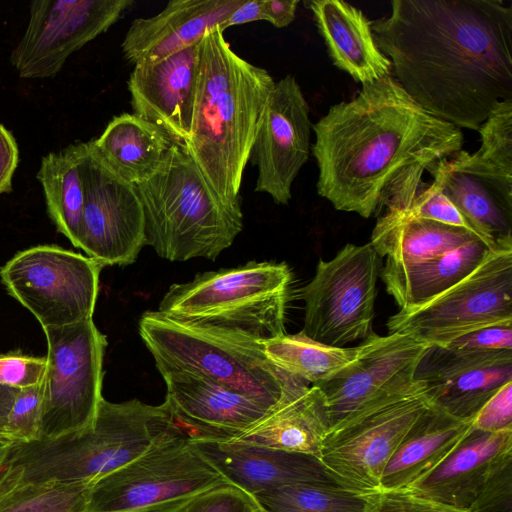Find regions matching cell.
<instances>
[{
	"label": "cell",
	"instance_id": "cell-10",
	"mask_svg": "<svg viewBox=\"0 0 512 512\" xmlns=\"http://www.w3.org/2000/svg\"><path fill=\"white\" fill-rule=\"evenodd\" d=\"M43 331L47 368L39 440H48L80 431L93 422L103 399L108 342L93 318Z\"/></svg>",
	"mask_w": 512,
	"mask_h": 512
},
{
	"label": "cell",
	"instance_id": "cell-12",
	"mask_svg": "<svg viewBox=\"0 0 512 512\" xmlns=\"http://www.w3.org/2000/svg\"><path fill=\"white\" fill-rule=\"evenodd\" d=\"M103 266L55 245L15 254L0 269L7 292L29 310L42 328L62 327L93 317Z\"/></svg>",
	"mask_w": 512,
	"mask_h": 512
},
{
	"label": "cell",
	"instance_id": "cell-19",
	"mask_svg": "<svg viewBox=\"0 0 512 512\" xmlns=\"http://www.w3.org/2000/svg\"><path fill=\"white\" fill-rule=\"evenodd\" d=\"M165 402L188 439L226 440L260 420L272 407L206 377L161 374Z\"/></svg>",
	"mask_w": 512,
	"mask_h": 512
},
{
	"label": "cell",
	"instance_id": "cell-35",
	"mask_svg": "<svg viewBox=\"0 0 512 512\" xmlns=\"http://www.w3.org/2000/svg\"><path fill=\"white\" fill-rule=\"evenodd\" d=\"M478 132L481 146L475 154L482 160L512 173V99L501 101Z\"/></svg>",
	"mask_w": 512,
	"mask_h": 512
},
{
	"label": "cell",
	"instance_id": "cell-40",
	"mask_svg": "<svg viewBox=\"0 0 512 512\" xmlns=\"http://www.w3.org/2000/svg\"><path fill=\"white\" fill-rule=\"evenodd\" d=\"M363 497V512H466L425 500L408 490H378Z\"/></svg>",
	"mask_w": 512,
	"mask_h": 512
},
{
	"label": "cell",
	"instance_id": "cell-2",
	"mask_svg": "<svg viewBox=\"0 0 512 512\" xmlns=\"http://www.w3.org/2000/svg\"><path fill=\"white\" fill-rule=\"evenodd\" d=\"M317 193L336 210L377 215L416 169L462 150L461 129L434 117L388 75L312 124Z\"/></svg>",
	"mask_w": 512,
	"mask_h": 512
},
{
	"label": "cell",
	"instance_id": "cell-38",
	"mask_svg": "<svg viewBox=\"0 0 512 512\" xmlns=\"http://www.w3.org/2000/svg\"><path fill=\"white\" fill-rule=\"evenodd\" d=\"M47 358L24 354L21 350L0 353V385L24 389L41 383Z\"/></svg>",
	"mask_w": 512,
	"mask_h": 512
},
{
	"label": "cell",
	"instance_id": "cell-30",
	"mask_svg": "<svg viewBox=\"0 0 512 512\" xmlns=\"http://www.w3.org/2000/svg\"><path fill=\"white\" fill-rule=\"evenodd\" d=\"M490 250L483 241L475 239L422 262L396 264L386 261L380 276L400 309L414 307L459 282L479 265Z\"/></svg>",
	"mask_w": 512,
	"mask_h": 512
},
{
	"label": "cell",
	"instance_id": "cell-3",
	"mask_svg": "<svg viewBox=\"0 0 512 512\" xmlns=\"http://www.w3.org/2000/svg\"><path fill=\"white\" fill-rule=\"evenodd\" d=\"M274 83L266 69L232 50L218 26L201 39L184 148L225 204L241 202L244 170Z\"/></svg>",
	"mask_w": 512,
	"mask_h": 512
},
{
	"label": "cell",
	"instance_id": "cell-17",
	"mask_svg": "<svg viewBox=\"0 0 512 512\" xmlns=\"http://www.w3.org/2000/svg\"><path fill=\"white\" fill-rule=\"evenodd\" d=\"M309 106L297 80L286 75L269 95L250 160L257 166L256 192L287 205L292 184L311 150Z\"/></svg>",
	"mask_w": 512,
	"mask_h": 512
},
{
	"label": "cell",
	"instance_id": "cell-15",
	"mask_svg": "<svg viewBox=\"0 0 512 512\" xmlns=\"http://www.w3.org/2000/svg\"><path fill=\"white\" fill-rule=\"evenodd\" d=\"M133 4V0L33 1L27 28L10 62L21 78L53 77L73 52L106 32Z\"/></svg>",
	"mask_w": 512,
	"mask_h": 512
},
{
	"label": "cell",
	"instance_id": "cell-47",
	"mask_svg": "<svg viewBox=\"0 0 512 512\" xmlns=\"http://www.w3.org/2000/svg\"><path fill=\"white\" fill-rule=\"evenodd\" d=\"M20 389L0 385V440L11 442L7 430L8 416Z\"/></svg>",
	"mask_w": 512,
	"mask_h": 512
},
{
	"label": "cell",
	"instance_id": "cell-13",
	"mask_svg": "<svg viewBox=\"0 0 512 512\" xmlns=\"http://www.w3.org/2000/svg\"><path fill=\"white\" fill-rule=\"evenodd\" d=\"M429 406L417 383L411 391L384 401L329 431L318 458L342 487L360 495L378 491L388 461Z\"/></svg>",
	"mask_w": 512,
	"mask_h": 512
},
{
	"label": "cell",
	"instance_id": "cell-4",
	"mask_svg": "<svg viewBox=\"0 0 512 512\" xmlns=\"http://www.w3.org/2000/svg\"><path fill=\"white\" fill-rule=\"evenodd\" d=\"M177 426L165 401L150 405L103 398L88 427L55 439L14 443L0 468V483L91 484L142 455Z\"/></svg>",
	"mask_w": 512,
	"mask_h": 512
},
{
	"label": "cell",
	"instance_id": "cell-44",
	"mask_svg": "<svg viewBox=\"0 0 512 512\" xmlns=\"http://www.w3.org/2000/svg\"><path fill=\"white\" fill-rule=\"evenodd\" d=\"M18 159V146L12 133L0 123V194L12 190V177Z\"/></svg>",
	"mask_w": 512,
	"mask_h": 512
},
{
	"label": "cell",
	"instance_id": "cell-48",
	"mask_svg": "<svg viewBox=\"0 0 512 512\" xmlns=\"http://www.w3.org/2000/svg\"><path fill=\"white\" fill-rule=\"evenodd\" d=\"M5 452H6V444L0 440V465L4 459Z\"/></svg>",
	"mask_w": 512,
	"mask_h": 512
},
{
	"label": "cell",
	"instance_id": "cell-45",
	"mask_svg": "<svg viewBox=\"0 0 512 512\" xmlns=\"http://www.w3.org/2000/svg\"><path fill=\"white\" fill-rule=\"evenodd\" d=\"M298 0H263L264 17L276 28L290 25L296 16Z\"/></svg>",
	"mask_w": 512,
	"mask_h": 512
},
{
	"label": "cell",
	"instance_id": "cell-37",
	"mask_svg": "<svg viewBox=\"0 0 512 512\" xmlns=\"http://www.w3.org/2000/svg\"><path fill=\"white\" fill-rule=\"evenodd\" d=\"M44 380L20 389L8 416L7 430L14 443L39 440Z\"/></svg>",
	"mask_w": 512,
	"mask_h": 512
},
{
	"label": "cell",
	"instance_id": "cell-34",
	"mask_svg": "<svg viewBox=\"0 0 512 512\" xmlns=\"http://www.w3.org/2000/svg\"><path fill=\"white\" fill-rule=\"evenodd\" d=\"M90 484L0 483V512H84Z\"/></svg>",
	"mask_w": 512,
	"mask_h": 512
},
{
	"label": "cell",
	"instance_id": "cell-25",
	"mask_svg": "<svg viewBox=\"0 0 512 512\" xmlns=\"http://www.w3.org/2000/svg\"><path fill=\"white\" fill-rule=\"evenodd\" d=\"M329 430V416L321 390L304 383L284 395L256 423L226 440L318 458Z\"/></svg>",
	"mask_w": 512,
	"mask_h": 512
},
{
	"label": "cell",
	"instance_id": "cell-8",
	"mask_svg": "<svg viewBox=\"0 0 512 512\" xmlns=\"http://www.w3.org/2000/svg\"><path fill=\"white\" fill-rule=\"evenodd\" d=\"M229 484L177 426L146 452L90 484L84 512H181Z\"/></svg>",
	"mask_w": 512,
	"mask_h": 512
},
{
	"label": "cell",
	"instance_id": "cell-6",
	"mask_svg": "<svg viewBox=\"0 0 512 512\" xmlns=\"http://www.w3.org/2000/svg\"><path fill=\"white\" fill-rule=\"evenodd\" d=\"M292 280L285 262L249 261L172 284L157 311L187 325L239 334L262 343L286 333Z\"/></svg>",
	"mask_w": 512,
	"mask_h": 512
},
{
	"label": "cell",
	"instance_id": "cell-1",
	"mask_svg": "<svg viewBox=\"0 0 512 512\" xmlns=\"http://www.w3.org/2000/svg\"><path fill=\"white\" fill-rule=\"evenodd\" d=\"M391 75L424 110L478 131L512 99V8L500 0H393L371 21Z\"/></svg>",
	"mask_w": 512,
	"mask_h": 512
},
{
	"label": "cell",
	"instance_id": "cell-32",
	"mask_svg": "<svg viewBox=\"0 0 512 512\" xmlns=\"http://www.w3.org/2000/svg\"><path fill=\"white\" fill-rule=\"evenodd\" d=\"M267 358L283 371L311 385L327 380L356 360L360 347H335L302 331L262 342Z\"/></svg>",
	"mask_w": 512,
	"mask_h": 512
},
{
	"label": "cell",
	"instance_id": "cell-14",
	"mask_svg": "<svg viewBox=\"0 0 512 512\" xmlns=\"http://www.w3.org/2000/svg\"><path fill=\"white\" fill-rule=\"evenodd\" d=\"M430 344L405 333H372L360 344L355 361L319 382L330 430L370 408L417 386L415 371Z\"/></svg>",
	"mask_w": 512,
	"mask_h": 512
},
{
	"label": "cell",
	"instance_id": "cell-11",
	"mask_svg": "<svg viewBox=\"0 0 512 512\" xmlns=\"http://www.w3.org/2000/svg\"><path fill=\"white\" fill-rule=\"evenodd\" d=\"M380 261L369 243H348L329 259H319L313 278L301 289L309 338L335 347L372 333Z\"/></svg>",
	"mask_w": 512,
	"mask_h": 512
},
{
	"label": "cell",
	"instance_id": "cell-31",
	"mask_svg": "<svg viewBox=\"0 0 512 512\" xmlns=\"http://www.w3.org/2000/svg\"><path fill=\"white\" fill-rule=\"evenodd\" d=\"M86 149L87 142H78L50 152L42 158L37 172L50 219L76 248L84 206L81 164Z\"/></svg>",
	"mask_w": 512,
	"mask_h": 512
},
{
	"label": "cell",
	"instance_id": "cell-9",
	"mask_svg": "<svg viewBox=\"0 0 512 512\" xmlns=\"http://www.w3.org/2000/svg\"><path fill=\"white\" fill-rule=\"evenodd\" d=\"M512 323V243L490 250L459 282L387 321L389 333H405L444 345L478 328Z\"/></svg>",
	"mask_w": 512,
	"mask_h": 512
},
{
	"label": "cell",
	"instance_id": "cell-29",
	"mask_svg": "<svg viewBox=\"0 0 512 512\" xmlns=\"http://www.w3.org/2000/svg\"><path fill=\"white\" fill-rule=\"evenodd\" d=\"M475 239L481 240L464 228L417 218L389 205L377 219L370 244L387 262L408 264L437 258Z\"/></svg>",
	"mask_w": 512,
	"mask_h": 512
},
{
	"label": "cell",
	"instance_id": "cell-46",
	"mask_svg": "<svg viewBox=\"0 0 512 512\" xmlns=\"http://www.w3.org/2000/svg\"><path fill=\"white\" fill-rule=\"evenodd\" d=\"M259 20H265L263 0H244V2L221 24L219 29L224 32L231 26Z\"/></svg>",
	"mask_w": 512,
	"mask_h": 512
},
{
	"label": "cell",
	"instance_id": "cell-41",
	"mask_svg": "<svg viewBox=\"0 0 512 512\" xmlns=\"http://www.w3.org/2000/svg\"><path fill=\"white\" fill-rule=\"evenodd\" d=\"M441 346L478 353L512 351V323L478 328Z\"/></svg>",
	"mask_w": 512,
	"mask_h": 512
},
{
	"label": "cell",
	"instance_id": "cell-33",
	"mask_svg": "<svg viewBox=\"0 0 512 512\" xmlns=\"http://www.w3.org/2000/svg\"><path fill=\"white\" fill-rule=\"evenodd\" d=\"M260 512H363V495L336 482L312 481L283 485L255 494Z\"/></svg>",
	"mask_w": 512,
	"mask_h": 512
},
{
	"label": "cell",
	"instance_id": "cell-26",
	"mask_svg": "<svg viewBox=\"0 0 512 512\" xmlns=\"http://www.w3.org/2000/svg\"><path fill=\"white\" fill-rule=\"evenodd\" d=\"M333 64L362 85L391 75V62L378 48L371 21L339 0L307 2Z\"/></svg>",
	"mask_w": 512,
	"mask_h": 512
},
{
	"label": "cell",
	"instance_id": "cell-24",
	"mask_svg": "<svg viewBox=\"0 0 512 512\" xmlns=\"http://www.w3.org/2000/svg\"><path fill=\"white\" fill-rule=\"evenodd\" d=\"M244 0H172L158 14L136 18L121 44L133 66L162 60L201 41Z\"/></svg>",
	"mask_w": 512,
	"mask_h": 512
},
{
	"label": "cell",
	"instance_id": "cell-7",
	"mask_svg": "<svg viewBox=\"0 0 512 512\" xmlns=\"http://www.w3.org/2000/svg\"><path fill=\"white\" fill-rule=\"evenodd\" d=\"M139 334L160 374L203 376L270 407L306 383L272 363L262 343L243 335L187 325L159 311L141 316Z\"/></svg>",
	"mask_w": 512,
	"mask_h": 512
},
{
	"label": "cell",
	"instance_id": "cell-39",
	"mask_svg": "<svg viewBox=\"0 0 512 512\" xmlns=\"http://www.w3.org/2000/svg\"><path fill=\"white\" fill-rule=\"evenodd\" d=\"M181 512H260V508L253 496L224 484L202 493Z\"/></svg>",
	"mask_w": 512,
	"mask_h": 512
},
{
	"label": "cell",
	"instance_id": "cell-28",
	"mask_svg": "<svg viewBox=\"0 0 512 512\" xmlns=\"http://www.w3.org/2000/svg\"><path fill=\"white\" fill-rule=\"evenodd\" d=\"M88 143L106 168L136 186L159 168L175 142L156 125L133 113H123Z\"/></svg>",
	"mask_w": 512,
	"mask_h": 512
},
{
	"label": "cell",
	"instance_id": "cell-5",
	"mask_svg": "<svg viewBox=\"0 0 512 512\" xmlns=\"http://www.w3.org/2000/svg\"><path fill=\"white\" fill-rule=\"evenodd\" d=\"M135 187L145 245L168 261H214L243 229L241 202H222L181 144L173 143L159 168Z\"/></svg>",
	"mask_w": 512,
	"mask_h": 512
},
{
	"label": "cell",
	"instance_id": "cell-27",
	"mask_svg": "<svg viewBox=\"0 0 512 512\" xmlns=\"http://www.w3.org/2000/svg\"><path fill=\"white\" fill-rule=\"evenodd\" d=\"M430 405L416 420L388 461L379 490H406L434 470L472 429Z\"/></svg>",
	"mask_w": 512,
	"mask_h": 512
},
{
	"label": "cell",
	"instance_id": "cell-21",
	"mask_svg": "<svg viewBox=\"0 0 512 512\" xmlns=\"http://www.w3.org/2000/svg\"><path fill=\"white\" fill-rule=\"evenodd\" d=\"M199 43L157 62L133 66L127 81L133 114L182 146L191 137Z\"/></svg>",
	"mask_w": 512,
	"mask_h": 512
},
{
	"label": "cell",
	"instance_id": "cell-23",
	"mask_svg": "<svg viewBox=\"0 0 512 512\" xmlns=\"http://www.w3.org/2000/svg\"><path fill=\"white\" fill-rule=\"evenodd\" d=\"M189 441L227 483L251 496L298 482H336L313 455L233 440Z\"/></svg>",
	"mask_w": 512,
	"mask_h": 512
},
{
	"label": "cell",
	"instance_id": "cell-36",
	"mask_svg": "<svg viewBox=\"0 0 512 512\" xmlns=\"http://www.w3.org/2000/svg\"><path fill=\"white\" fill-rule=\"evenodd\" d=\"M389 205L403 207L411 215L417 218L432 220L442 224L469 230L480 238L490 249H492L476 232L458 208L442 192L441 188L435 181L429 185H425V183L422 182L411 200L404 203H391L387 206Z\"/></svg>",
	"mask_w": 512,
	"mask_h": 512
},
{
	"label": "cell",
	"instance_id": "cell-22",
	"mask_svg": "<svg viewBox=\"0 0 512 512\" xmlns=\"http://www.w3.org/2000/svg\"><path fill=\"white\" fill-rule=\"evenodd\" d=\"M509 463L512 430L491 433L472 427L443 462L406 490L436 504L466 511Z\"/></svg>",
	"mask_w": 512,
	"mask_h": 512
},
{
	"label": "cell",
	"instance_id": "cell-20",
	"mask_svg": "<svg viewBox=\"0 0 512 512\" xmlns=\"http://www.w3.org/2000/svg\"><path fill=\"white\" fill-rule=\"evenodd\" d=\"M492 248L512 243V177L460 150L428 171Z\"/></svg>",
	"mask_w": 512,
	"mask_h": 512
},
{
	"label": "cell",
	"instance_id": "cell-16",
	"mask_svg": "<svg viewBox=\"0 0 512 512\" xmlns=\"http://www.w3.org/2000/svg\"><path fill=\"white\" fill-rule=\"evenodd\" d=\"M81 175L84 206L78 248L103 267L134 263L145 245V217L136 187L106 168L88 142Z\"/></svg>",
	"mask_w": 512,
	"mask_h": 512
},
{
	"label": "cell",
	"instance_id": "cell-43",
	"mask_svg": "<svg viewBox=\"0 0 512 512\" xmlns=\"http://www.w3.org/2000/svg\"><path fill=\"white\" fill-rule=\"evenodd\" d=\"M466 512H512V463L489 481Z\"/></svg>",
	"mask_w": 512,
	"mask_h": 512
},
{
	"label": "cell",
	"instance_id": "cell-42",
	"mask_svg": "<svg viewBox=\"0 0 512 512\" xmlns=\"http://www.w3.org/2000/svg\"><path fill=\"white\" fill-rule=\"evenodd\" d=\"M472 425L491 433L512 430V382L502 386L488 399L476 414Z\"/></svg>",
	"mask_w": 512,
	"mask_h": 512
},
{
	"label": "cell",
	"instance_id": "cell-18",
	"mask_svg": "<svg viewBox=\"0 0 512 512\" xmlns=\"http://www.w3.org/2000/svg\"><path fill=\"white\" fill-rule=\"evenodd\" d=\"M430 405L466 421L502 386L512 382V351L466 352L430 345L416 371Z\"/></svg>",
	"mask_w": 512,
	"mask_h": 512
}]
</instances>
